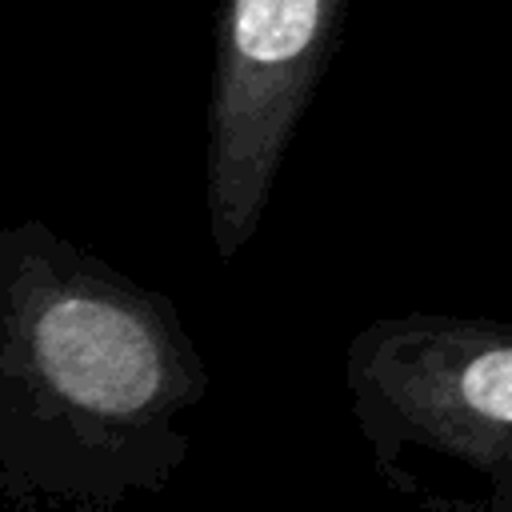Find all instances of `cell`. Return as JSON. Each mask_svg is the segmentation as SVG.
Instances as JSON below:
<instances>
[{
    "label": "cell",
    "mask_w": 512,
    "mask_h": 512,
    "mask_svg": "<svg viewBox=\"0 0 512 512\" xmlns=\"http://www.w3.org/2000/svg\"><path fill=\"white\" fill-rule=\"evenodd\" d=\"M204 392L168 296L44 220L0 228V404L108 440H160Z\"/></svg>",
    "instance_id": "6da1fadb"
},
{
    "label": "cell",
    "mask_w": 512,
    "mask_h": 512,
    "mask_svg": "<svg viewBox=\"0 0 512 512\" xmlns=\"http://www.w3.org/2000/svg\"><path fill=\"white\" fill-rule=\"evenodd\" d=\"M344 380L380 468L448 460L484 480L476 512H512V324L384 316L352 336Z\"/></svg>",
    "instance_id": "7a4b0ae2"
},
{
    "label": "cell",
    "mask_w": 512,
    "mask_h": 512,
    "mask_svg": "<svg viewBox=\"0 0 512 512\" xmlns=\"http://www.w3.org/2000/svg\"><path fill=\"white\" fill-rule=\"evenodd\" d=\"M348 0H220L204 200L220 260L260 228L292 132L332 60Z\"/></svg>",
    "instance_id": "3957f363"
}]
</instances>
